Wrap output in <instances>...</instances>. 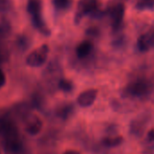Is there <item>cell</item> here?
I'll list each match as a JSON object with an SVG mask.
<instances>
[{
	"instance_id": "obj_9",
	"label": "cell",
	"mask_w": 154,
	"mask_h": 154,
	"mask_svg": "<svg viewBox=\"0 0 154 154\" xmlns=\"http://www.w3.org/2000/svg\"><path fill=\"white\" fill-rule=\"evenodd\" d=\"M93 49H94L93 44L90 41L85 40V41H83L78 46H77L76 54L80 59H84V58L87 57L92 53Z\"/></svg>"
},
{
	"instance_id": "obj_13",
	"label": "cell",
	"mask_w": 154,
	"mask_h": 154,
	"mask_svg": "<svg viewBox=\"0 0 154 154\" xmlns=\"http://www.w3.org/2000/svg\"><path fill=\"white\" fill-rule=\"evenodd\" d=\"M11 32V26L8 21L5 18L0 17V38L7 37Z\"/></svg>"
},
{
	"instance_id": "obj_21",
	"label": "cell",
	"mask_w": 154,
	"mask_h": 154,
	"mask_svg": "<svg viewBox=\"0 0 154 154\" xmlns=\"http://www.w3.org/2000/svg\"><path fill=\"white\" fill-rule=\"evenodd\" d=\"M63 154H80V153L76 150H66Z\"/></svg>"
},
{
	"instance_id": "obj_11",
	"label": "cell",
	"mask_w": 154,
	"mask_h": 154,
	"mask_svg": "<svg viewBox=\"0 0 154 154\" xmlns=\"http://www.w3.org/2000/svg\"><path fill=\"white\" fill-rule=\"evenodd\" d=\"M138 47L141 52H146L150 48L149 33L141 35L138 39Z\"/></svg>"
},
{
	"instance_id": "obj_20",
	"label": "cell",
	"mask_w": 154,
	"mask_h": 154,
	"mask_svg": "<svg viewBox=\"0 0 154 154\" xmlns=\"http://www.w3.org/2000/svg\"><path fill=\"white\" fill-rule=\"evenodd\" d=\"M148 140L149 141H153L154 140V129L150 130L149 132H148Z\"/></svg>"
},
{
	"instance_id": "obj_14",
	"label": "cell",
	"mask_w": 154,
	"mask_h": 154,
	"mask_svg": "<svg viewBox=\"0 0 154 154\" xmlns=\"http://www.w3.org/2000/svg\"><path fill=\"white\" fill-rule=\"evenodd\" d=\"M154 8V0H138L136 3V8L139 10L149 9Z\"/></svg>"
},
{
	"instance_id": "obj_12",
	"label": "cell",
	"mask_w": 154,
	"mask_h": 154,
	"mask_svg": "<svg viewBox=\"0 0 154 154\" xmlns=\"http://www.w3.org/2000/svg\"><path fill=\"white\" fill-rule=\"evenodd\" d=\"M72 112V105L64 104V105H62V106L58 107V109L56 110V114H57L58 117L65 120V119H67L71 115Z\"/></svg>"
},
{
	"instance_id": "obj_16",
	"label": "cell",
	"mask_w": 154,
	"mask_h": 154,
	"mask_svg": "<svg viewBox=\"0 0 154 154\" xmlns=\"http://www.w3.org/2000/svg\"><path fill=\"white\" fill-rule=\"evenodd\" d=\"M53 4L57 9H64L69 5V0H53Z\"/></svg>"
},
{
	"instance_id": "obj_5",
	"label": "cell",
	"mask_w": 154,
	"mask_h": 154,
	"mask_svg": "<svg viewBox=\"0 0 154 154\" xmlns=\"http://www.w3.org/2000/svg\"><path fill=\"white\" fill-rule=\"evenodd\" d=\"M149 83L143 80H137L131 83L125 89L128 95L134 97H140L147 94L149 92Z\"/></svg>"
},
{
	"instance_id": "obj_22",
	"label": "cell",
	"mask_w": 154,
	"mask_h": 154,
	"mask_svg": "<svg viewBox=\"0 0 154 154\" xmlns=\"http://www.w3.org/2000/svg\"><path fill=\"white\" fill-rule=\"evenodd\" d=\"M0 154H1V152H0Z\"/></svg>"
},
{
	"instance_id": "obj_15",
	"label": "cell",
	"mask_w": 154,
	"mask_h": 154,
	"mask_svg": "<svg viewBox=\"0 0 154 154\" xmlns=\"http://www.w3.org/2000/svg\"><path fill=\"white\" fill-rule=\"evenodd\" d=\"M58 87L60 90H62L65 93H68V92H71L72 90V83L69 80L62 79L59 81Z\"/></svg>"
},
{
	"instance_id": "obj_1",
	"label": "cell",
	"mask_w": 154,
	"mask_h": 154,
	"mask_svg": "<svg viewBox=\"0 0 154 154\" xmlns=\"http://www.w3.org/2000/svg\"><path fill=\"white\" fill-rule=\"evenodd\" d=\"M0 140L7 154H22L24 145L19 131L8 117L0 118Z\"/></svg>"
},
{
	"instance_id": "obj_10",
	"label": "cell",
	"mask_w": 154,
	"mask_h": 154,
	"mask_svg": "<svg viewBox=\"0 0 154 154\" xmlns=\"http://www.w3.org/2000/svg\"><path fill=\"white\" fill-rule=\"evenodd\" d=\"M123 141V138L122 136H115V137H106L103 140V144L106 147L112 148L121 145Z\"/></svg>"
},
{
	"instance_id": "obj_4",
	"label": "cell",
	"mask_w": 154,
	"mask_h": 154,
	"mask_svg": "<svg viewBox=\"0 0 154 154\" xmlns=\"http://www.w3.org/2000/svg\"><path fill=\"white\" fill-rule=\"evenodd\" d=\"M98 8V0H79L75 13V22L78 23L87 14L95 12Z\"/></svg>"
},
{
	"instance_id": "obj_7",
	"label": "cell",
	"mask_w": 154,
	"mask_h": 154,
	"mask_svg": "<svg viewBox=\"0 0 154 154\" xmlns=\"http://www.w3.org/2000/svg\"><path fill=\"white\" fill-rule=\"evenodd\" d=\"M42 128L43 122L38 116L30 114L25 118V130L28 134L36 135L41 131Z\"/></svg>"
},
{
	"instance_id": "obj_3",
	"label": "cell",
	"mask_w": 154,
	"mask_h": 154,
	"mask_svg": "<svg viewBox=\"0 0 154 154\" xmlns=\"http://www.w3.org/2000/svg\"><path fill=\"white\" fill-rule=\"evenodd\" d=\"M49 54V47L47 45H43L37 49L30 53L26 59L27 65L31 67H38L45 63Z\"/></svg>"
},
{
	"instance_id": "obj_17",
	"label": "cell",
	"mask_w": 154,
	"mask_h": 154,
	"mask_svg": "<svg viewBox=\"0 0 154 154\" xmlns=\"http://www.w3.org/2000/svg\"><path fill=\"white\" fill-rule=\"evenodd\" d=\"M9 8L8 0H0V13H5Z\"/></svg>"
},
{
	"instance_id": "obj_2",
	"label": "cell",
	"mask_w": 154,
	"mask_h": 154,
	"mask_svg": "<svg viewBox=\"0 0 154 154\" xmlns=\"http://www.w3.org/2000/svg\"><path fill=\"white\" fill-rule=\"evenodd\" d=\"M41 2L40 0H28L27 11L31 16L33 25L44 35H49L50 30L45 24L41 15Z\"/></svg>"
},
{
	"instance_id": "obj_18",
	"label": "cell",
	"mask_w": 154,
	"mask_h": 154,
	"mask_svg": "<svg viewBox=\"0 0 154 154\" xmlns=\"http://www.w3.org/2000/svg\"><path fill=\"white\" fill-rule=\"evenodd\" d=\"M6 84V75L4 72L0 69V88L3 87Z\"/></svg>"
},
{
	"instance_id": "obj_8",
	"label": "cell",
	"mask_w": 154,
	"mask_h": 154,
	"mask_svg": "<svg viewBox=\"0 0 154 154\" xmlns=\"http://www.w3.org/2000/svg\"><path fill=\"white\" fill-rule=\"evenodd\" d=\"M97 90L95 89H88L79 94L77 97V103H78L81 107H89L91 106L96 97H97Z\"/></svg>"
},
{
	"instance_id": "obj_6",
	"label": "cell",
	"mask_w": 154,
	"mask_h": 154,
	"mask_svg": "<svg viewBox=\"0 0 154 154\" xmlns=\"http://www.w3.org/2000/svg\"><path fill=\"white\" fill-rule=\"evenodd\" d=\"M125 12V7L122 3H118L114 5L110 10V18L111 25L113 29H118L123 20Z\"/></svg>"
},
{
	"instance_id": "obj_19",
	"label": "cell",
	"mask_w": 154,
	"mask_h": 154,
	"mask_svg": "<svg viewBox=\"0 0 154 154\" xmlns=\"http://www.w3.org/2000/svg\"><path fill=\"white\" fill-rule=\"evenodd\" d=\"M149 44H150V47L154 46V30L152 32H149Z\"/></svg>"
}]
</instances>
